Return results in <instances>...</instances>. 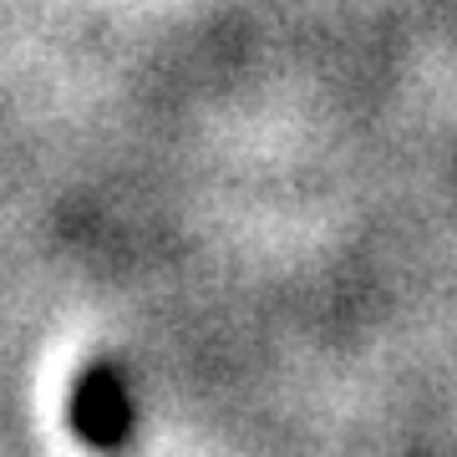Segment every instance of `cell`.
<instances>
[{"mask_svg":"<svg viewBox=\"0 0 457 457\" xmlns=\"http://www.w3.org/2000/svg\"><path fill=\"white\" fill-rule=\"evenodd\" d=\"M71 427L77 437L92 447H122L132 432V396L122 371L112 366H92L71 392Z\"/></svg>","mask_w":457,"mask_h":457,"instance_id":"obj_1","label":"cell"}]
</instances>
